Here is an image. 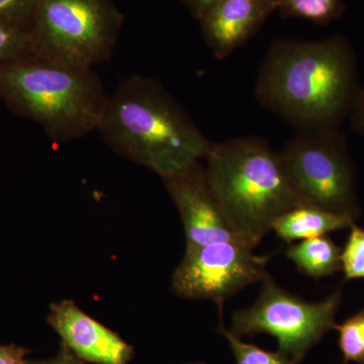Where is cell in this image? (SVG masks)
Instances as JSON below:
<instances>
[{"label":"cell","mask_w":364,"mask_h":364,"mask_svg":"<svg viewBox=\"0 0 364 364\" xmlns=\"http://www.w3.org/2000/svg\"><path fill=\"white\" fill-rule=\"evenodd\" d=\"M360 88L355 53L344 37L277 40L261 64L255 97L298 132L336 131Z\"/></svg>","instance_id":"cell-1"},{"label":"cell","mask_w":364,"mask_h":364,"mask_svg":"<svg viewBox=\"0 0 364 364\" xmlns=\"http://www.w3.org/2000/svg\"><path fill=\"white\" fill-rule=\"evenodd\" d=\"M98 132L117 154L162 179L202 161L213 144L159 81L142 75L107 98Z\"/></svg>","instance_id":"cell-2"},{"label":"cell","mask_w":364,"mask_h":364,"mask_svg":"<svg viewBox=\"0 0 364 364\" xmlns=\"http://www.w3.org/2000/svg\"><path fill=\"white\" fill-rule=\"evenodd\" d=\"M205 176L223 214L239 240L257 247L273 223L299 205L282 168L279 152L257 136L213 143Z\"/></svg>","instance_id":"cell-3"},{"label":"cell","mask_w":364,"mask_h":364,"mask_svg":"<svg viewBox=\"0 0 364 364\" xmlns=\"http://www.w3.org/2000/svg\"><path fill=\"white\" fill-rule=\"evenodd\" d=\"M0 98L66 143L98 131L109 95L93 69L32 56L0 64Z\"/></svg>","instance_id":"cell-4"},{"label":"cell","mask_w":364,"mask_h":364,"mask_svg":"<svg viewBox=\"0 0 364 364\" xmlns=\"http://www.w3.org/2000/svg\"><path fill=\"white\" fill-rule=\"evenodd\" d=\"M123 23L112 0H38L31 25L36 56L93 69L112 58Z\"/></svg>","instance_id":"cell-5"},{"label":"cell","mask_w":364,"mask_h":364,"mask_svg":"<svg viewBox=\"0 0 364 364\" xmlns=\"http://www.w3.org/2000/svg\"><path fill=\"white\" fill-rule=\"evenodd\" d=\"M279 154L299 205L358 219L355 168L340 130L298 132Z\"/></svg>","instance_id":"cell-6"},{"label":"cell","mask_w":364,"mask_h":364,"mask_svg":"<svg viewBox=\"0 0 364 364\" xmlns=\"http://www.w3.org/2000/svg\"><path fill=\"white\" fill-rule=\"evenodd\" d=\"M337 291L320 301H308L282 289L270 275L262 282L257 301L232 316L230 331L236 336L272 335L277 351L299 364L330 330L341 305Z\"/></svg>","instance_id":"cell-7"},{"label":"cell","mask_w":364,"mask_h":364,"mask_svg":"<svg viewBox=\"0 0 364 364\" xmlns=\"http://www.w3.org/2000/svg\"><path fill=\"white\" fill-rule=\"evenodd\" d=\"M269 257L256 255L239 241H222L188 249L172 274V289L186 299L215 301L223 305L249 286L268 277Z\"/></svg>","instance_id":"cell-8"},{"label":"cell","mask_w":364,"mask_h":364,"mask_svg":"<svg viewBox=\"0 0 364 364\" xmlns=\"http://www.w3.org/2000/svg\"><path fill=\"white\" fill-rule=\"evenodd\" d=\"M163 181L181 215L186 250L215 242H241L223 214L200 162Z\"/></svg>","instance_id":"cell-9"},{"label":"cell","mask_w":364,"mask_h":364,"mask_svg":"<svg viewBox=\"0 0 364 364\" xmlns=\"http://www.w3.org/2000/svg\"><path fill=\"white\" fill-rule=\"evenodd\" d=\"M48 323L64 346L80 360L97 364H128L133 347L117 333L81 311L71 299L50 306Z\"/></svg>","instance_id":"cell-10"},{"label":"cell","mask_w":364,"mask_h":364,"mask_svg":"<svg viewBox=\"0 0 364 364\" xmlns=\"http://www.w3.org/2000/svg\"><path fill=\"white\" fill-rule=\"evenodd\" d=\"M277 9L279 0H217L198 21L203 40L215 58H227Z\"/></svg>","instance_id":"cell-11"},{"label":"cell","mask_w":364,"mask_h":364,"mask_svg":"<svg viewBox=\"0 0 364 364\" xmlns=\"http://www.w3.org/2000/svg\"><path fill=\"white\" fill-rule=\"evenodd\" d=\"M353 219L313 207L299 205L280 215L272 225V231L287 243L325 236L331 232L347 229L354 225Z\"/></svg>","instance_id":"cell-12"},{"label":"cell","mask_w":364,"mask_h":364,"mask_svg":"<svg viewBox=\"0 0 364 364\" xmlns=\"http://www.w3.org/2000/svg\"><path fill=\"white\" fill-rule=\"evenodd\" d=\"M341 252L335 242L325 235L291 244L287 257L304 274L321 279L342 269Z\"/></svg>","instance_id":"cell-13"},{"label":"cell","mask_w":364,"mask_h":364,"mask_svg":"<svg viewBox=\"0 0 364 364\" xmlns=\"http://www.w3.org/2000/svg\"><path fill=\"white\" fill-rule=\"evenodd\" d=\"M343 9L342 0H279L277 11L284 18L327 23L338 18Z\"/></svg>","instance_id":"cell-14"},{"label":"cell","mask_w":364,"mask_h":364,"mask_svg":"<svg viewBox=\"0 0 364 364\" xmlns=\"http://www.w3.org/2000/svg\"><path fill=\"white\" fill-rule=\"evenodd\" d=\"M36 56L30 26L0 21V64Z\"/></svg>","instance_id":"cell-15"},{"label":"cell","mask_w":364,"mask_h":364,"mask_svg":"<svg viewBox=\"0 0 364 364\" xmlns=\"http://www.w3.org/2000/svg\"><path fill=\"white\" fill-rule=\"evenodd\" d=\"M333 330L338 332L339 348L343 355L344 364H364V310L341 324H335Z\"/></svg>","instance_id":"cell-16"},{"label":"cell","mask_w":364,"mask_h":364,"mask_svg":"<svg viewBox=\"0 0 364 364\" xmlns=\"http://www.w3.org/2000/svg\"><path fill=\"white\" fill-rule=\"evenodd\" d=\"M219 330L231 347L237 364H294L279 351L264 350L256 345L242 341L240 337L223 325V321Z\"/></svg>","instance_id":"cell-17"},{"label":"cell","mask_w":364,"mask_h":364,"mask_svg":"<svg viewBox=\"0 0 364 364\" xmlns=\"http://www.w3.org/2000/svg\"><path fill=\"white\" fill-rule=\"evenodd\" d=\"M350 234L341 252L345 279H364V230L352 225Z\"/></svg>","instance_id":"cell-18"},{"label":"cell","mask_w":364,"mask_h":364,"mask_svg":"<svg viewBox=\"0 0 364 364\" xmlns=\"http://www.w3.org/2000/svg\"><path fill=\"white\" fill-rule=\"evenodd\" d=\"M38 0H0V21L30 26Z\"/></svg>","instance_id":"cell-19"},{"label":"cell","mask_w":364,"mask_h":364,"mask_svg":"<svg viewBox=\"0 0 364 364\" xmlns=\"http://www.w3.org/2000/svg\"><path fill=\"white\" fill-rule=\"evenodd\" d=\"M30 350L16 345L0 346V364H26V355Z\"/></svg>","instance_id":"cell-20"},{"label":"cell","mask_w":364,"mask_h":364,"mask_svg":"<svg viewBox=\"0 0 364 364\" xmlns=\"http://www.w3.org/2000/svg\"><path fill=\"white\" fill-rule=\"evenodd\" d=\"M351 128L364 136V87L360 88L350 117Z\"/></svg>","instance_id":"cell-21"},{"label":"cell","mask_w":364,"mask_h":364,"mask_svg":"<svg viewBox=\"0 0 364 364\" xmlns=\"http://www.w3.org/2000/svg\"><path fill=\"white\" fill-rule=\"evenodd\" d=\"M182 4L188 9L191 16L196 20L200 21L203 14L207 13L208 9L215 4L217 0H181Z\"/></svg>","instance_id":"cell-22"},{"label":"cell","mask_w":364,"mask_h":364,"mask_svg":"<svg viewBox=\"0 0 364 364\" xmlns=\"http://www.w3.org/2000/svg\"><path fill=\"white\" fill-rule=\"evenodd\" d=\"M26 364H82L80 359L76 358L67 347L63 346L58 355L54 358L48 359L44 361H28Z\"/></svg>","instance_id":"cell-23"},{"label":"cell","mask_w":364,"mask_h":364,"mask_svg":"<svg viewBox=\"0 0 364 364\" xmlns=\"http://www.w3.org/2000/svg\"><path fill=\"white\" fill-rule=\"evenodd\" d=\"M191 364H205V363H191Z\"/></svg>","instance_id":"cell-24"}]
</instances>
